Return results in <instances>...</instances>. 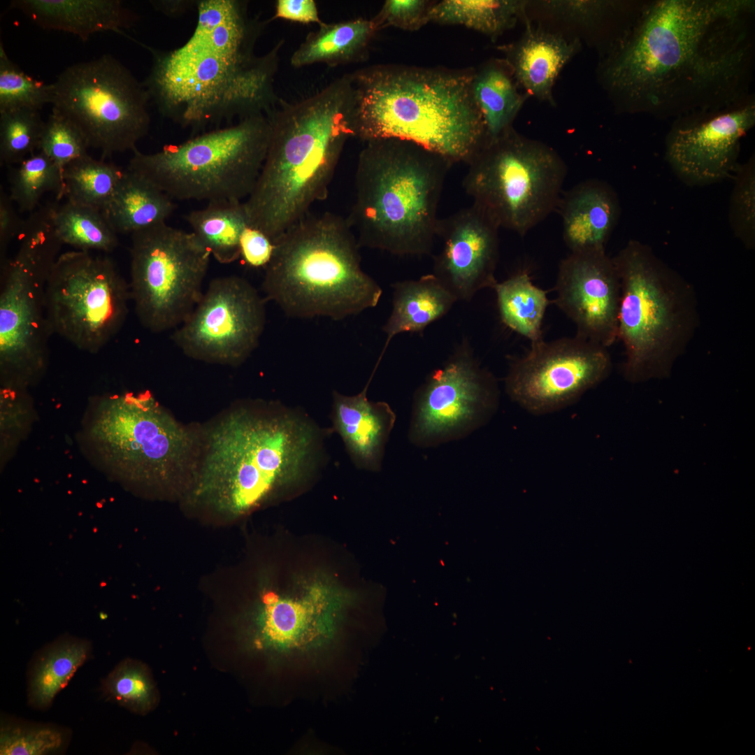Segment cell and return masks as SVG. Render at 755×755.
I'll return each instance as SVG.
<instances>
[{
  "mask_svg": "<svg viewBox=\"0 0 755 755\" xmlns=\"http://www.w3.org/2000/svg\"><path fill=\"white\" fill-rule=\"evenodd\" d=\"M124 172L115 164L87 154L64 168V196L70 202L101 210L113 196Z\"/></svg>",
  "mask_w": 755,
  "mask_h": 755,
  "instance_id": "8d00e7d4",
  "label": "cell"
},
{
  "mask_svg": "<svg viewBox=\"0 0 755 755\" xmlns=\"http://www.w3.org/2000/svg\"><path fill=\"white\" fill-rule=\"evenodd\" d=\"M131 299L129 284L114 261L89 251L60 254L46 282L52 332L90 353L98 352L121 329Z\"/></svg>",
  "mask_w": 755,
  "mask_h": 755,
  "instance_id": "5bb4252c",
  "label": "cell"
},
{
  "mask_svg": "<svg viewBox=\"0 0 755 755\" xmlns=\"http://www.w3.org/2000/svg\"><path fill=\"white\" fill-rule=\"evenodd\" d=\"M620 283L617 340L631 382L668 378L699 325L692 285L646 243L630 240L612 257Z\"/></svg>",
  "mask_w": 755,
  "mask_h": 755,
  "instance_id": "ba28073f",
  "label": "cell"
},
{
  "mask_svg": "<svg viewBox=\"0 0 755 755\" xmlns=\"http://www.w3.org/2000/svg\"><path fill=\"white\" fill-rule=\"evenodd\" d=\"M463 180L473 204L520 236L556 210L567 166L552 148L513 127L487 143Z\"/></svg>",
  "mask_w": 755,
  "mask_h": 755,
  "instance_id": "8fae6325",
  "label": "cell"
},
{
  "mask_svg": "<svg viewBox=\"0 0 755 755\" xmlns=\"http://www.w3.org/2000/svg\"><path fill=\"white\" fill-rule=\"evenodd\" d=\"M186 220L199 241L218 262L228 264L240 258V239L249 226L243 201L209 202L192 210Z\"/></svg>",
  "mask_w": 755,
  "mask_h": 755,
  "instance_id": "d6a6232c",
  "label": "cell"
},
{
  "mask_svg": "<svg viewBox=\"0 0 755 755\" xmlns=\"http://www.w3.org/2000/svg\"><path fill=\"white\" fill-rule=\"evenodd\" d=\"M266 114L195 136L154 153L133 151L127 170L173 200H245L262 168L269 143Z\"/></svg>",
  "mask_w": 755,
  "mask_h": 755,
  "instance_id": "9c48e42d",
  "label": "cell"
},
{
  "mask_svg": "<svg viewBox=\"0 0 755 755\" xmlns=\"http://www.w3.org/2000/svg\"><path fill=\"white\" fill-rule=\"evenodd\" d=\"M44 124L39 110L0 113L1 165L18 164L38 150Z\"/></svg>",
  "mask_w": 755,
  "mask_h": 755,
  "instance_id": "b9f144b4",
  "label": "cell"
},
{
  "mask_svg": "<svg viewBox=\"0 0 755 755\" xmlns=\"http://www.w3.org/2000/svg\"><path fill=\"white\" fill-rule=\"evenodd\" d=\"M499 229L473 204L440 219L438 236L443 245L435 258L433 274L457 301H469L496 283Z\"/></svg>",
  "mask_w": 755,
  "mask_h": 755,
  "instance_id": "7402d4cb",
  "label": "cell"
},
{
  "mask_svg": "<svg viewBox=\"0 0 755 755\" xmlns=\"http://www.w3.org/2000/svg\"><path fill=\"white\" fill-rule=\"evenodd\" d=\"M56 205L48 203L24 220L18 237L19 248L13 257L33 275L48 280L62 246L54 221Z\"/></svg>",
  "mask_w": 755,
  "mask_h": 755,
  "instance_id": "d590c367",
  "label": "cell"
},
{
  "mask_svg": "<svg viewBox=\"0 0 755 755\" xmlns=\"http://www.w3.org/2000/svg\"><path fill=\"white\" fill-rule=\"evenodd\" d=\"M392 310L382 329L387 335L380 362L390 340L401 333H420L446 315L457 299L433 273L417 280L397 282Z\"/></svg>",
  "mask_w": 755,
  "mask_h": 755,
  "instance_id": "83f0119b",
  "label": "cell"
},
{
  "mask_svg": "<svg viewBox=\"0 0 755 755\" xmlns=\"http://www.w3.org/2000/svg\"><path fill=\"white\" fill-rule=\"evenodd\" d=\"M495 394L492 378L480 367L469 344L463 342L423 388L414 423L415 436L426 440L463 428L489 408Z\"/></svg>",
  "mask_w": 755,
  "mask_h": 755,
  "instance_id": "44dd1931",
  "label": "cell"
},
{
  "mask_svg": "<svg viewBox=\"0 0 755 755\" xmlns=\"http://www.w3.org/2000/svg\"><path fill=\"white\" fill-rule=\"evenodd\" d=\"M343 601L340 591L320 581L296 594L268 591L257 610L250 645L269 653L319 645L333 633Z\"/></svg>",
  "mask_w": 755,
  "mask_h": 755,
  "instance_id": "ffe728a7",
  "label": "cell"
},
{
  "mask_svg": "<svg viewBox=\"0 0 755 755\" xmlns=\"http://www.w3.org/2000/svg\"><path fill=\"white\" fill-rule=\"evenodd\" d=\"M641 3L614 0L528 1L526 15L530 20L543 27L555 24L556 28L553 31L561 28L558 33L566 29L568 34L572 30L571 38L581 41L584 36L585 40L594 41V43L600 39L603 55L631 22Z\"/></svg>",
  "mask_w": 755,
  "mask_h": 755,
  "instance_id": "cb8c5ba5",
  "label": "cell"
},
{
  "mask_svg": "<svg viewBox=\"0 0 755 755\" xmlns=\"http://www.w3.org/2000/svg\"><path fill=\"white\" fill-rule=\"evenodd\" d=\"M453 165L414 143L366 142L359 154L354 198L346 219L360 247L424 255L438 236V206Z\"/></svg>",
  "mask_w": 755,
  "mask_h": 755,
  "instance_id": "8992f818",
  "label": "cell"
},
{
  "mask_svg": "<svg viewBox=\"0 0 755 755\" xmlns=\"http://www.w3.org/2000/svg\"><path fill=\"white\" fill-rule=\"evenodd\" d=\"M528 1L443 0L436 1L429 12V22L462 25L491 40L524 22Z\"/></svg>",
  "mask_w": 755,
  "mask_h": 755,
  "instance_id": "1f68e13d",
  "label": "cell"
},
{
  "mask_svg": "<svg viewBox=\"0 0 755 755\" xmlns=\"http://www.w3.org/2000/svg\"><path fill=\"white\" fill-rule=\"evenodd\" d=\"M91 646L80 640H62L46 647L36 658L29 679V703L44 709L88 658Z\"/></svg>",
  "mask_w": 755,
  "mask_h": 755,
  "instance_id": "836d02e7",
  "label": "cell"
},
{
  "mask_svg": "<svg viewBox=\"0 0 755 755\" xmlns=\"http://www.w3.org/2000/svg\"><path fill=\"white\" fill-rule=\"evenodd\" d=\"M611 368L607 348L581 336L542 339L511 363L505 387L527 411L547 414L575 402L605 380Z\"/></svg>",
  "mask_w": 755,
  "mask_h": 755,
  "instance_id": "2e32d148",
  "label": "cell"
},
{
  "mask_svg": "<svg viewBox=\"0 0 755 755\" xmlns=\"http://www.w3.org/2000/svg\"><path fill=\"white\" fill-rule=\"evenodd\" d=\"M265 303L241 277L214 278L172 340L194 359L238 365L259 345L266 324Z\"/></svg>",
  "mask_w": 755,
  "mask_h": 755,
  "instance_id": "9a60e30c",
  "label": "cell"
},
{
  "mask_svg": "<svg viewBox=\"0 0 755 755\" xmlns=\"http://www.w3.org/2000/svg\"><path fill=\"white\" fill-rule=\"evenodd\" d=\"M175 208V204L168 195L127 169L101 212L117 234H131L166 222Z\"/></svg>",
  "mask_w": 755,
  "mask_h": 755,
  "instance_id": "f1b7e54d",
  "label": "cell"
},
{
  "mask_svg": "<svg viewBox=\"0 0 755 755\" xmlns=\"http://www.w3.org/2000/svg\"><path fill=\"white\" fill-rule=\"evenodd\" d=\"M48 192L55 193L57 199L64 196L63 171L39 151L13 170L9 195L20 212L31 213Z\"/></svg>",
  "mask_w": 755,
  "mask_h": 755,
  "instance_id": "f35d334b",
  "label": "cell"
},
{
  "mask_svg": "<svg viewBox=\"0 0 755 755\" xmlns=\"http://www.w3.org/2000/svg\"><path fill=\"white\" fill-rule=\"evenodd\" d=\"M358 394L345 396L333 393L332 420L335 431L340 436L354 462L366 468L375 469L380 464L382 450L391 432L395 415L385 402L370 401L367 389Z\"/></svg>",
  "mask_w": 755,
  "mask_h": 755,
  "instance_id": "4316f807",
  "label": "cell"
},
{
  "mask_svg": "<svg viewBox=\"0 0 755 755\" xmlns=\"http://www.w3.org/2000/svg\"><path fill=\"white\" fill-rule=\"evenodd\" d=\"M754 125L752 95L723 109L678 118L666 138V160L688 186L721 182L733 176L741 140Z\"/></svg>",
  "mask_w": 755,
  "mask_h": 755,
  "instance_id": "e0dca14e",
  "label": "cell"
},
{
  "mask_svg": "<svg viewBox=\"0 0 755 755\" xmlns=\"http://www.w3.org/2000/svg\"><path fill=\"white\" fill-rule=\"evenodd\" d=\"M293 53L290 64L300 68L317 63L330 66L364 61L378 31L372 20L358 18L319 25Z\"/></svg>",
  "mask_w": 755,
  "mask_h": 755,
  "instance_id": "4dcf8cb0",
  "label": "cell"
},
{
  "mask_svg": "<svg viewBox=\"0 0 755 755\" xmlns=\"http://www.w3.org/2000/svg\"><path fill=\"white\" fill-rule=\"evenodd\" d=\"M47 280L13 257L1 264L0 366L2 383L27 387L41 376L53 333L46 310Z\"/></svg>",
  "mask_w": 755,
  "mask_h": 755,
  "instance_id": "ac0fdd59",
  "label": "cell"
},
{
  "mask_svg": "<svg viewBox=\"0 0 755 755\" xmlns=\"http://www.w3.org/2000/svg\"><path fill=\"white\" fill-rule=\"evenodd\" d=\"M728 220L733 233L747 249L755 246V157L738 165L733 176Z\"/></svg>",
  "mask_w": 755,
  "mask_h": 755,
  "instance_id": "7bdbcfd3",
  "label": "cell"
},
{
  "mask_svg": "<svg viewBox=\"0 0 755 755\" xmlns=\"http://www.w3.org/2000/svg\"><path fill=\"white\" fill-rule=\"evenodd\" d=\"M197 23L190 38L171 51L149 48L152 65L143 82L164 117L199 130L235 118L267 114L278 103L273 82L279 41L257 56L261 23L236 0L196 1Z\"/></svg>",
  "mask_w": 755,
  "mask_h": 755,
  "instance_id": "7a4b0ae2",
  "label": "cell"
},
{
  "mask_svg": "<svg viewBox=\"0 0 755 755\" xmlns=\"http://www.w3.org/2000/svg\"><path fill=\"white\" fill-rule=\"evenodd\" d=\"M556 210L570 252L605 249L620 216L616 192L597 179L581 182L561 194Z\"/></svg>",
  "mask_w": 755,
  "mask_h": 755,
  "instance_id": "d4e9b609",
  "label": "cell"
},
{
  "mask_svg": "<svg viewBox=\"0 0 755 755\" xmlns=\"http://www.w3.org/2000/svg\"><path fill=\"white\" fill-rule=\"evenodd\" d=\"M754 0L642 2L601 56L599 81L618 110L674 120L750 96Z\"/></svg>",
  "mask_w": 755,
  "mask_h": 755,
  "instance_id": "6da1fadb",
  "label": "cell"
},
{
  "mask_svg": "<svg viewBox=\"0 0 755 755\" xmlns=\"http://www.w3.org/2000/svg\"><path fill=\"white\" fill-rule=\"evenodd\" d=\"M63 743L62 731L52 726L16 723L1 726V755H41L57 750Z\"/></svg>",
  "mask_w": 755,
  "mask_h": 755,
  "instance_id": "f6af8a7d",
  "label": "cell"
},
{
  "mask_svg": "<svg viewBox=\"0 0 755 755\" xmlns=\"http://www.w3.org/2000/svg\"><path fill=\"white\" fill-rule=\"evenodd\" d=\"M553 303L576 335L604 347L617 340L619 275L605 249L570 252L559 264Z\"/></svg>",
  "mask_w": 755,
  "mask_h": 755,
  "instance_id": "d6986e66",
  "label": "cell"
},
{
  "mask_svg": "<svg viewBox=\"0 0 755 755\" xmlns=\"http://www.w3.org/2000/svg\"><path fill=\"white\" fill-rule=\"evenodd\" d=\"M10 195L1 190L0 194V259L4 262L8 245L14 238H18L24 224L14 208Z\"/></svg>",
  "mask_w": 755,
  "mask_h": 755,
  "instance_id": "c3c4849f",
  "label": "cell"
},
{
  "mask_svg": "<svg viewBox=\"0 0 755 755\" xmlns=\"http://www.w3.org/2000/svg\"><path fill=\"white\" fill-rule=\"evenodd\" d=\"M472 93L482 117L487 143L513 127L515 119L530 97L521 92L503 58L491 59L474 69Z\"/></svg>",
  "mask_w": 755,
  "mask_h": 755,
  "instance_id": "f546056e",
  "label": "cell"
},
{
  "mask_svg": "<svg viewBox=\"0 0 755 755\" xmlns=\"http://www.w3.org/2000/svg\"><path fill=\"white\" fill-rule=\"evenodd\" d=\"M53 99L52 85L27 74L8 57L0 43V113L39 110Z\"/></svg>",
  "mask_w": 755,
  "mask_h": 755,
  "instance_id": "60d3db41",
  "label": "cell"
},
{
  "mask_svg": "<svg viewBox=\"0 0 755 755\" xmlns=\"http://www.w3.org/2000/svg\"><path fill=\"white\" fill-rule=\"evenodd\" d=\"M274 243L264 298L288 317L340 320L378 303L382 290L362 270L360 246L346 219L308 214Z\"/></svg>",
  "mask_w": 755,
  "mask_h": 755,
  "instance_id": "52a82bcc",
  "label": "cell"
},
{
  "mask_svg": "<svg viewBox=\"0 0 755 755\" xmlns=\"http://www.w3.org/2000/svg\"><path fill=\"white\" fill-rule=\"evenodd\" d=\"M523 23L522 36L498 49L504 55L520 89L529 96L554 106L555 82L582 43L533 23L528 17Z\"/></svg>",
  "mask_w": 755,
  "mask_h": 755,
  "instance_id": "603a6c76",
  "label": "cell"
},
{
  "mask_svg": "<svg viewBox=\"0 0 755 755\" xmlns=\"http://www.w3.org/2000/svg\"><path fill=\"white\" fill-rule=\"evenodd\" d=\"M150 3L154 9L170 17L182 15L196 6L194 1H150Z\"/></svg>",
  "mask_w": 755,
  "mask_h": 755,
  "instance_id": "f907efd6",
  "label": "cell"
},
{
  "mask_svg": "<svg viewBox=\"0 0 755 755\" xmlns=\"http://www.w3.org/2000/svg\"><path fill=\"white\" fill-rule=\"evenodd\" d=\"M275 249L274 242L261 230L247 226L240 239V257L251 268H266Z\"/></svg>",
  "mask_w": 755,
  "mask_h": 755,
  "instance_id": "7dc6e473",
  "label": "cell"
},
{
  "mask_svg": "<svg viewBox=\"0 0 755 755\" xmlns=\"http://www.w3.org/2000/svg\"><path fill=\"white\" fill-rule=\"evenodd\" d=\"M88 143L69 119L52 108L45 122L38 150L62 171L72 161L88 154Z\"/></svg>",
  "mask_w": 755,
  "mask_h": 755,
  "instance_id": "ee69618b",
  "label": "cell"
},
{
  "mask_svg": "<svg viewBox=\"0 0 755 755\" xmlns=\"http://www.w3.org/2000/svg\"><path fill=\"white\" fill-rule=\"evenodd\" d=\"M54 221L63 244L78 250L110 252L118 245L117 233L99 209L67 201L55 206Z\"/></svg>",
  "mask_w": 755,
  "mask_h": 755,
  "instance_id": "74e56055",
  "label": "cell"
},
{
  "mask_svg": "<svg viewBox=\"0 0 755 755\" xmlns=\"http://www.w3.org/2000/svg\"><path fill=\"white\" fill-rule=\"evenodd\" d=\"M130 292L137 317L161 333L179 326L203 295L210 253L166 222L131 234Z\"/></svg>",
  "mask_w": 755,
  "mask_h": 755,
  "instance_id": "4fadbf2b",
  "label": "cell"
},
{
  "mask_svg": "<svg viewBox=\"0 0 755 755\" xmlns=\"http://www.w3.org/2000/svg\"><path fill=\"white\" fill-rule=\"evenodd\" d=\"M350 74L294 103L279 100L267 113L271 134L255 185L243 201L249 226L273 242L324 200L344 146L354 137Z\"/></svg>",
  "mask_w": 755,
  "mask_h": 755,
  "instance_id": "3957f363",
  "label": "cell"
},
{
  "mask_svg": "<svg viewBox=\"0 0 755 755\" xmlns=\"http://www.w3.org/2000/svg\"><path fill=\"white\" fill-rule=\"evenodd\" d=\"M96 408L86 437L106 468L148 484L192 478L201 436L178 422L148 391L109 395Z\"/></svg>",
  "mask_w": 755,
  "mask_h": 755,
  "instance_id": "30bf717a",
  "label": "cell"
},
{
  "mask_svg": "<svg viewBox=\"0 0 755 755\" xmlns=\"http://www.w3.org/2000/svg\"><path fill=\"white\" fill-rule=\"evenodd\" d=\"M243 406L222 417L201 443L192 495L233 516L258 506L314 464L317 431L283 408Z\"/></svg>",
  "mask_w": 755,
  "mask_h": 755,
  "instance_id": "5b68a950",
  "label": "cell"
},
{
  "mask_svg": "<svg viewBox=\"0 0 755 755\" xmlns=\"http://www.w3.org/2000/svg\"><path fill=\"white\" fill-rule=\"evenodd\" d=\"M436 1L427 0H387L371 19L377 31L394 27L417 31L429 22V12Z\"/></svg>",
  "mask_w": 755,
  "mask_h": 755,
  "instance_id": "bcb514c9",
  "label": "cell"
},
{
  "mask_svg": "<svg viewBox=\"0 0 755 755\" xmlns=\"http://www.w3.org/2000/svg\"><path fill=\"white\" fill-rule=\"evenodd\" d=\"M473 73L382 64L350 73L354 137L408 141L468 164L487 144L472 93Z\"/></svg>",
  "mask_w": 755,
  "mask_h": 755,
  "instance_id": "277c9868",
  "label": "cell"
},
{
  "mask_svg": "<svg viewBox=\"0 0 755 755\" xmlns=\"http://www.w3.org/2000/svg\"><path fill=\"white\" fill-rule=\"evenodd\" d=\"M503 323L531 343L543 339L542 324L550 301L547 292L535 285L522 271L496 283L492 288Z\"/></svg>",
  "mask_w": 755,
  "mask_h": 755,
  "instance_id": "e575fe53",
  "label": "cell"
},
{
  "mask_svg": "<svg viewBox=\"0 0 755 755\" xmlns=\"http://www.w3.org/2000/svg\"><path fill=\"white\" fill-rule=\"evenodd\" d=\"M277 18L304 24L324 23L314 0H278L273 19Z\"/></svg>",
  "mask_w": 755,
  "mask_h": 755,
  "instance_id": "681fc988",
  "label": "cell"
},
{
  "mask_svg": "<svg viewBox=\"0 0 755 755\" xmlns=\"http://www.w3.org/2000/svg\"><path fill=\"white\" fill-rule=\"evenodd\" d=\"M105 696L136 714L153 710L158 702V692L149 668L143 663L125 659L103 680Z\"/></svg>",
  "mask_w": 755,
  "mask_h": 755,
  "instance_id": "ab89813d",
  "label": "cell"
},
{
  "mask_svg": "<svg viewBox=\"0 0 755 755\" xmlns=\"http://www.w3.org/2000/svg\"><path fill=\"white\" fill-rule=\"evenodd\" d=\"M52 85V108L73 122L103 158L135 150L148 133L149 94L112 55L69 66Z\"/></svg>",
  "mask_w": 755,
  "mask_h": 755,
  "instance_id": "7c38bea8",
  "label": "cell"
},
{
  "mask_svg": "<svg viewBox=\"0 0 755 755\" xmlns=\"http://www.w3.org/2000/svg\"><path fill=\"white\" fill-rule=\"evenodd\" d=\"M10 8L44 29L72 34L84 41L97 32L120 34L138 20L119 0H13Z\"/></svg>",
  "mask_w": 755,
  "mask_h": 755,
  "instance_id": "484cf974",
  "label": "cell"
}]
</instances>
